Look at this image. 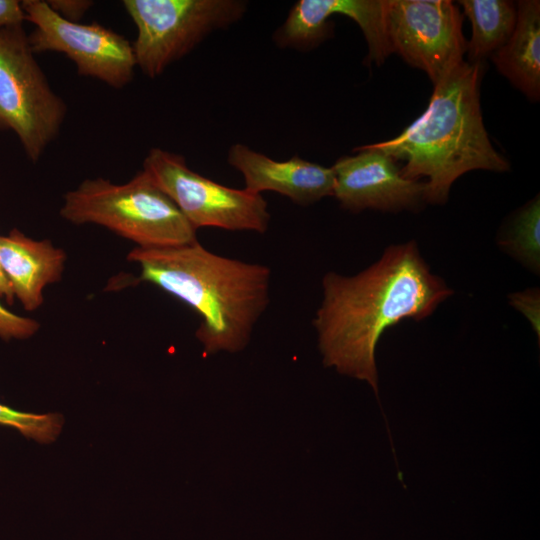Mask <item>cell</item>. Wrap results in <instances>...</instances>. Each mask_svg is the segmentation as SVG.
Wrapping results in <instances>:
<instances>
[{"label":"cell","instance_id":"6da1fadb","mask_svg":"<svg viewBox=\"0 0 540 540\" xmlns=\"http://www.w3.org/2000/svg\"><path fill=\"white\" fill-rule=\"evenodd\" d=\"M322 289L312 323L324 366L366 381L376 394L375 350L384 331L404 319L427 318L453 294L413 240L388 246L356 275L326 273Z\"/></svg>","mask_w":540,"mask_h":540},{"label":"cell","instance_id":"7a4b0ae2","mask_svg":"<svg viewBox=\"0 0 540 540\" xmlns=\"http://www.w3.org/2000/svg\"><path fill=\"white\" fill-rule=\"evenodd\" d=\"M127 260L139 265L138 282L159 287L198 314L195 336L204 356L244 350L270 303L268 266L218 255L198 240L168 248L134 247Z\"/></svg>","mask_w":540,"mask_h":540},{"label":"cell","instance_id":"3957f363","mask_svg":"<svg viewBox=\"0 0 540 540\" xmlns=\"http://www.w3.org/2000/svg\"><path fill=\"white\" fill-rule=\"evenodd\" d=\"M481 62L463 61L434 85L426 110L398 136L370 144L395 161L402 175L425 178L424 201L444 204L453 182L482 169L509 170V162L491 144L480 108Z\"/></svg>","mask_w":540,"mask_h":540},{"label":"cell","instance_id":"277c9868","mask_svg":"<svg viewBox=\"0 0 540 540\" xmlns=\"http://www.w3.org/2000/svg\"><path fill=\"white\" fill-rule=\"evenodd\" d=\"M63 199L60 216L66 221L105 227L138 248H168L197 241V230L143 170L124 184L101 177L85 179Z\"/></svg>","mask_w":540,"mask_h":540},{"label":"cell","instance_id":"5b68a950","mask_svg":"<svg viewBox=\"0 0 540 540\" xmlns=\"http://www.w3.org/2000/svg\"><path fill=\"white\" fill-rule=\"evenodd\" d=\"M22 25L0 27V130L37 162L58 136L67 106L50 87Z\"/></svg>","mask_w":540,"mask_h":540},{"label":"cell","instance_id":"8992f818","mask_svg":"<svg viewBox=\"0 0 540 540\" xmlns=\"http://www.w3.org/2000/svg\"><path fill=\"white\" fill-rule=\"evenodd\" d=\"M137 28L136 66L150 78L188 54L209 33L238 21L246 3L237 0H124Z\"/></svg>","mask_w":540,"mask_h":540},{"label":"cell","instance_id":"52a82bcc","mask_svg":"<svg viewBox=\"0 0 540 540\" xmlns=\"http://www.w3.org/2000/svg\"><path fill=\"white\" fill-rule=\"evenodd\" d=\"M197 230L216 227L264 233L270 222L261 194L219 184L190 169L184 157L152 148L142 169Z\"/></svg>","mask_w":540,"mask_h":540},{"label":"cell","instance_id":"ba28073f","mask_svg":"<svg viewBox=\"0 0 540 540\" xmlns=\"http://www.w3.org/2000/svg\"><path fill=\"white\" fill-rule=\"evenodd\" d=\"M26 20L34 25L28 41L34 54H64L78 75L98 79L120 89L129 84L136 67L132 44L123 35L98 23L71 22L47 1H21Z\"/></svg>","mask_w":540,"mask_h":540},{"label":"cell","instance_id":"9c48e42d","mask_svg":"<svg viewBox=\"0 0 540 540\" xmlns=\"http://www.w3.org/2000/svg\"><path fill=\"white\" fill-rule=\"evenodd\" d=\"M386 32L392 49L437 84L464 60L462 14L450 0H388Z\"/></svg>","mask_w":540,"mask_h":540},{"label":"cell","instance_id":"30bf717a","mask_svg":"<svg viewBox=\"0 0 540 540\" xmlns=\"http://www.w3.org/2000/svg\"><path fill=\"white\" fill-rule=\"evenodd\" d=\"M354 151L359 153L343 156L331 167L335 175L333 196L343 208L399 212L414 210L425 202V182L404 177L392 157L370 145Z\"/></svg>","mask_w":540,"mask_h":540},{"label":"cell","instance_id":"8fae6325","mask_svg":"<svg viewBox=\"0 0 540 540\" xmlns=\"http://www.w3.org/2000/svg\"><path fill=\"white\" fill-rule=\"evenodd\" d=\"M228 163L243 175L245 189L256 194L274 191L303 206L334 194L333 169L297 155L275 161L237 143L229 149Z\"/></svg>","mask_w":540,"mask_h":540},{"label":"cell","instance_id":"7c38bea8","mask_svg":"<svg viewBox=\"0 0 540 540\" xmlns=\"http://www.w3.org/2000/svg\"><path fill=\"white\" fill-rule=\"evenodd\" d=\"M66 253L49 240H34L18 229L0 235V265L25 310L34 311L44 301L43 291L60 281Z\"/></svg>","mask_w":540,"mask_h":540},{"label":"cell","instance_id":"4fadbf2b","mask_svg":"<svg viewBox=\"0 0 540 540\" xmlns=\"http://www.w3.org/2000/svg\"><path fill=\"white\" fill-rule=\"evenodd\" d=\"M515 28L492 54L499 72L532 101L540 97V2H518Z\"/></svg>","mask_w":540,"mask_h":540},{"label":"cell","instance_id":"5bb4252c","mask_svg":"<svg viewBox=\"0 0 540 540\" xmlns=\"http://www.w3.org/2000/svg\"><path fill=\"white\" fill-rule=\"evenodd\" d=\"M458 4L471 23V38L466 45L468 62H481L510 38L516 24L517 7L506 0H461Z\"/></svg>","mask_w":540,"mask_h":540},{"label":"cell","instance_id":"9a60e30c","mask_svg":"<svg viewBox=\"0 0 540 540\" xmlns=\"http://www.w3.org/2000/svg\"><path fill=\"white\" fill-rule=\"evenodd\" d=\"M311 14L322 22L334 14L353 19L361 28L367 45V62L382 64L393 53L386 32L388 0H307Z\"/></svg>","mask_w":540,"mask_h":540},{"label":"cell","instance_id":"2e32d148","mask_svg":"<svg viewBox=\"0 0 540 540\" xmlns=\"http://www.w3.org/2000/svg\"><path fill=\"white\" fill-rule=\"evenodd\" d=\"M503 250L533 272L540 264V202L537 196L520 209L499 236Z\"/></svg>","mask_w":540,"mask_h":540},{"label":"cell","instance_id":"e0dca14e","mask_svg":"<svg viewBox=\"0 0 540 540\" xmlns=\"http://www.w3.org/2000/svg\"><path fill=\"white\" fill-rule=\"evenodd\" d=\"M62 422L59 414L22 412L0 403V425L13 427L40 443L54 441L61 431Z\"/></svg>","mask_w":540,"mask_h":540},{"label":"cell","instance_id":"ac0fdd59","mask_svg":"<svg viewBox=\"0 0 540 540\" xmlns=\"http://www.w3.org/2000/svg\"><path fill=\"white\" fill-rule=\"evenodd\" d=\"M39 328L38 321L19 316L0 303V338L4 341L27 339L36 334Z\"/></svg>","mask_w":540,"mask_h":540},{"label":"cell","instance_id":"d6986e66","mask_svg":"<svg viewBox=\"0 0 540 540\" xmlns=\"http://www.w3.org/2000/svg\"><path fill=\"white\" fill-rule=\"evenodd\" d=\"M511 305L519 310L531 323L539 336L540 332V299L538 289H528L509 295Z\"/></svg>","mask_w":540,"mask_h":540},{"label":"cell","instance_id":"ffe728a7","mask_svg":"<svg viewBox=\"0 0 540 540\" xmlns=\"http://www.w3.org/2000/svg\"><path fill=\"white\" fill-rule=\"evenodd\" d=\"M47 3L57 14L71 22H79L93 5L88 0H48Z\"/></svg>","mask_w":540,"mask_h":540},{"label":"cell","instance_id":"44dd1931","mask_svg":"<svg viewBox=\"0 0 540 540\" xmlns=\"http://www.w3.org/2000/svg\"><path fill=\"white\" fill-rule=\"evenodd\" d=\"M25 20L21 1L0 0V27L22 25Z\"/></svg>","mask_w":540,"mask_h":540},{"label":"cell","instance_id":"7402d4cb","mask_svg":"<svg viewBox=\"0 0 540 540\" xmlns=\"http://www.w3.org/2000/svg\"><path fill=\"white\" fill-rule=\"evenodd\" d=\"M0 298L4 299V301L9 305L14 304L15 295H14L13 289L8 279L6 278L5 274L3 273L1 265H0Z\"/></svg>","mask_w":540,"mask_h":540}]
</instances>
